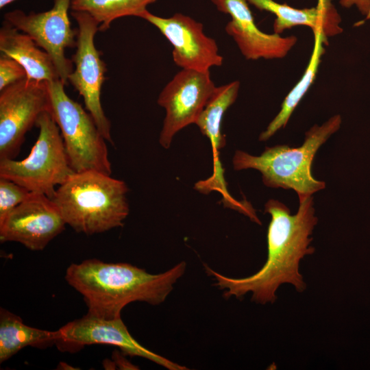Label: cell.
<instances>
[{
	"mask_svg": "<svg viewBox=\"0 0 370 370\" xmlns=\"http://www.w3.org/2000/svg\"><path fill=\"white\" fill-rule=\"evenodd\" d=\"M56 345L62 352H75L85 345L106 344L119 347L125 355L142 357L169 370H186L185 366L158 355L138 343L121 318L106 319L86 314L59 329Z\"/></svg>",
	"mask_w": 370,
	"mask_h": 370,
	"instance_id": "obj_11",
	"label": "cell"
},
{
	"mask_svg": "<svg viewBox=\"0 0 370 370\" xmlns=\"http://www.w3.org/2000/svg\"><path fill=\"white\" fill-rule=\"evenodd\" d=\"M50 110L47 82L25 77L0 90V159H14L27 132Z\"/></svg>",
	"mask_w": 370,
	"mask_h": 370,
	"instance_id": "obj_7",
	"label": "cell"
},
{
	"mask_svg": "<svg viewBox=\"0 0 370 370\" xmlns=\"http://www.w3.org/2000/svg\"><path fill=\"white\" fill-rule=\"evenodd\" d=\"M216 88L210 71L181 69L173 76L157 100L166 111L159 138L162 147L169 148L176 133L195 124Z\"/></svg>",
	"mask_w": 370,
	"mask_h": 370,
	"instance_id": "obj_10",
	"label": "cell"
},
{
	"mask_svg": "<svg viewBox=\"0 0 370 370\" xmlns=\"http://www.w3.org/2000/svg\"><path fill=\"white\" fill-rule=\"evenodd\" d=\"M139 18L155 26L171 44L173 62L182 69L207 71L223 64L215 40L205 34L202 23L190 16L175 13L161 17L146 10Z\"/></svg>",
	"mask_w": 370,
	"mask_h": 370,
	"instance_id": "obj_12",
	"label": "cell"
},
{
	"mask_svg": "<svg viewBox=\"0 0 370 370\" xmlns=\"http://www.w3.org/2000/svg\"><path fill=\"white\" fill-rule=\"evenodd\" d=\"M186 269L182 261L163 273L151 274L128 263L92 258L71 264L65 280L83 296L88 314L114 319L121 317L122 309L130 303L156 306L164 302Z\"/></svg>",
	"mask_w": 370,
	"mask_h": 370,
	"instance_id": "obj_2",
	"label": "cell"
},
{
	"mask_svg": "<svg viewBox=\"0 0 370 370\" xmlns=\"http://www.w3.org/2000/svg\"><path fill=\"white\" fill-rule=\"evenodd\" d=\"M239 88L240 82L238 80L217 86L195 123L201 134L209 138L214 156L213 175L208 180L196 184V188L201 193L220 190L225 196H227L219 156V151L225 147L226 143L221 132V125L225 112L238 97Z\"/></svg>",
	"mask_w": 370,
	"mask_h": 370,
	"instance_id": "obj_15",
	"label": "cell"
},
{
	"mask_svg": "<svg viewBox=\"0 0 370 370\" xmlns=\"http://www.w3.org/2000/svg\"><path fill=\"white\" fill-rule=\"evenodd\" d=\"M158 0H72V11L90 15L99 24V31L108 30L116 19L139 16Z\"/></svg>",
	"mask_w": 370,
	"mask_h": 370,
	"instance_id": "obj_20",
	"label": "cell"
},
{
	"mask_svg": "<svg viewBox=\"0 0 370 370\" xmlns=\"http://www.w3.org/2000/svg\"><path fill=\"white\" fill-rule=\"evenodd\" d=\"M72 0H53L51 8L42 12L16 9L4 14V21L27 34L51 58L60 79L66 85L73 71L66 49L77 45V29L71 27L69 16Z\"/></svg>",
	"mask_w": 370,
	"mask_h": 370,
	"instance_id": "obj_9",
	"label": "cell"
},
{
	"mask_svg": "<svg viewBox=\"0 0 370 370\" xmlns=\"http://www.w3.org/2000/svg\"><path fill=\"white\" fill-rule=\"evenodd\" d=\"M210 1L219 11L230 16L225 32L247 60L282 58L297 42L295 36L282 37L258 29L246 0Z\"/></svg>",
	"mask_w": 370,
	"mask_h": 370,
	"instance_id": "obj_14",
	"label": "cell"
},
{
	"mask_svg": "<svg viewBox=\"0 0 370 370\" xmlns=\"http://www.w3.org/2000/svg\"><path fill=\"white\" fill-rule=\"evenodd\" d=\"M0 51L23 66L28 79L47 82L60 79L50 56L27 34L5 21L0 29Z\"/></svg>",
	"mask_w": 370,
	"mask_h": 370,
	"instance_id": "obj_17",
	"label": "cell"
},
{
	"mask_svg": "<svg viewBox=\"0 0 370 370\" xmlns=\"http://www.w3.org/2000/svg\"><path fill=\"white\" fill-rule=\"evenodd\" d=\"M341 124V115L336 114L321 125H313L298 147L287 145L266 147L260 156L237 150L232 158L234 169H256L262 174L266 186L292 189L301 202L325 188L323 181L312 175V161L318 149L339 130Z\"/></svg>",
	"mask_w": 370,
	"mask_h": 370,
	"instance_id": "obj_4",
	"label": "cell"
},
{
	"mask_svg": "<svg viewBox=\"0 0 370 370\" xmlns=\"http://www.w3.org/2000/svg\"><path fill=\"white\" fill-rule=\"evenodd\" d=\"M340 3L345 8L356 5L361 14L370 19V0H340Z\"/></svg>",
	"mask_w": 370,
	"mask_h": 370,
	"instance_id": "obj_23",
	"label": "cell"
},
{
	"mask_svg": "<svg viewBox=\"0 0 370 370\" xmlns=\"http://www.w3.org/2000/svg\"><path fill=\"white\" fill-rule=\"evenodd\" d=\"M264 212L271 215L267 230V259L256 273L242 278L222 275L204 264L206 273L213 278L214 286L223 291V297L241 298L251 293V300L265 304L273 303L276 291L282 284H291L298 292L306 288L299 273V262L314 248L310 245L318 218L312 196L299 202L297 212L291 214L289 208L281 201L269 199L264 205Z\"/></svg>",
	"mask_w": 370,
	"mask_h": 370,
	"instance_id": "obj_1",
	"label": "cell"
},
{
	"mask_svg": "<svg viewBox=\"0 0 370 370\" xmlns=\"http://www.w3.org/2000/svg\"><path fill=\"white\" fill-rule=\"evenodd\" d=\"M47 86L50 113L60 128L73 171L93 170L111 175L107 140L92 116L66 94L60 79L47 82Z\"/></svg>",
	"mask_w": 370,
	"mask_h": 370,
	"instance_id": "obj_6",
	"label": "cell"
},
{
	"mask_svg": "<svg viewBox=\"0 0 370 370\" xmlns=\"http://www.w3.org/2000/svg\"><path fill=\"white\" fill-rule=\"evenodd\" d=\"M32 193L26 188L0 177V221Z\"/></svg>",
	"mask_w": 370,
	"mask_h": 370,
	"instance_id": "obj_21",
	"label": "cell"
},
{
	"mask_svg": "<svg viewBox=\"0 0 370 370\" xmlns=\"http://www.w3.org/2000/svg\"><path fill=\"white\" fill-rule=\"evenodd\" d=\"M66 225L51 198L32 192L0 221V241L20 243L29 249L40 251Z\"/></svg>",
	"mask_w": 370,
	"mask_h": 370,
	"instance_id": "obj_13",
	"label": "cell"
},
{
	"mask_svg": "<svg viewBox=\"0 0 370 370\" xmlns=\"http://www.w3.org/2000/svg\"><path fill=\"white\" fill-rule=\"evenodd\" d=\"M60 337L59 330L48 331L25 324L21 318L0 309V362H4L26 347L46 348L56 345Z\"/></svg>",
	"mask_w": 370,
	"mask_h": 370,
	"instance_id": "obj_18",
	"label": "cell"
},
{
	"mask_svg": "<svg viewBox=\"0 0 370 370\" xmlns=\"http://www.w3.org/2000/svg\"><path fill=\"white\" fill-rule=\"evenodd\" d=\"M36 126L39 128L37 140L25 158L0 159V177L51 199L56 187L75 171L71 166L60 128L50 112L39 116Z\"/></svg>",
	"mask_w": 370,
	"mask_h": 370,
	"instance_id": "obj_5",
	"label": "cell"
},
{
	"mask_svg": "<svg viewBox=\"0 0 370 370\" xmlns=\"http://www.w3.org/2000/svg\"><path fill=\"white\" fill-rule=\"evenodd\" d=\"M27 77L23 66L15 60L1 55L0 57V90Z\"/></svg>",
	"mask_w": 370,
	"mask_h": 370,
	"instance_id": "obj_22",
	"label": "cell"
},
{
	"mask_svg": "<svg viewBox=\"0 0 370 370\" xmlns=\"http://www.w3.org/2000/svg\"><path fill=\"white\" fill-rule=\"evenodd\" d=\"M314 47L308 64L300 80L284 99L281 110L270 122L267 127L259 136L260 141H265L278 130L284 127L292 113L313 83L321 61L325 53V45H328V38L319 32H314Z\"/></svg>",
	"mask_w": 370,
	"mask_h": 370,
	"instance_id": "obj_19",
	"label": "cell"
},
{
	"mask_svg": "<svg viewBox=\"0 0 370 370\" xmlns=\"http://www.w3.org/2000/svg\"><path fill=\"white\" fill-rule=\"evenodd\" d=\"M127 192L124 181L88 170L71 175L51 199L67 225L92 235L123 225L130 212Z\"/></svg>",
	"mask_w": 370,
	"mask_h": 370,
	"instance_id": "obj_3",
	"label": "cell"
},
{
	"mask_svg": "<svg viewBox=\"0 0 370 370\" xmlns=\"http://www.w3.org/2000/svg\"><path fill=\"white\" fill-rule=\"evenodd\" d=\"M246 1L260 10L275 15L273 26L275 34H280L284 30L298 25L308 26L313 33L321 32L327 38L343 32L340 15L331 0H319L316 7L305 9H297L273 0Z\"/></svg>",
	"mask_w": 370,
	"mask_h": 370,
	"instance_id": "obj_16",
	"label": "cell"
},
{
	"mask_svg": "<svg viewBox=\"0 0 370 370\" xmlns=\"http://www.w3.org/2000/svg\"><path fill=\"white\" fill-rule=\"evenodd\" d=\"M71 15L77 24V49L71 59L75 69L69 76L68 82L82 97L86 110L92 116L103 136L107 142L113 144L111 123L101 101L107 69L94 41L99 24L86 12L72 11Z\"/></svg>",
	"mask_w": 370,
	"mask_h": 370,
	"instance_id": "obj_8",
	"label": "cell"
},
{
	"mask_svg": "<svg viewBox=\"0 0 370 370\" xmlns=\"http://www.w3.org/2000/svg\"><path fill=\"white\" fill-rule=\"evenodd\" d=\"M16 0H0V8L2 9L5 6L10 4L11 3L15 1Z\"/></svg>",
	"mask_w": 370,
	"mask_h": 370,
	"instance_id": "obj_24",
	"label": "cell"
}]
</instances>
